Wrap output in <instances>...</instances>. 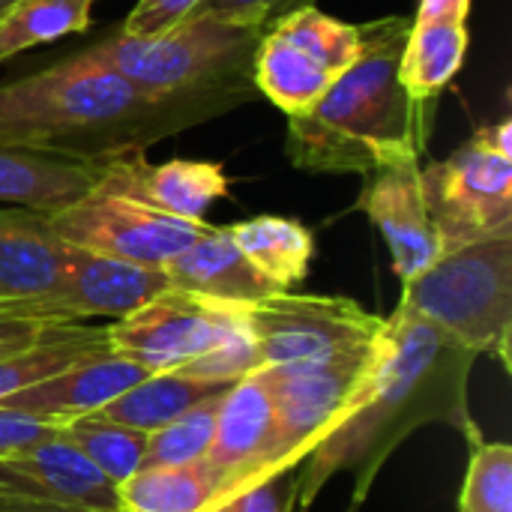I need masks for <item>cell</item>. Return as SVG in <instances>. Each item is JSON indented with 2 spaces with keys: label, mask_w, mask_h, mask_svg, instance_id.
<instances>
[{
  "label": "cell",
  "mask_w": 512,
  "mask_h": 512,
  "mask_svg": "<svg viewBox=\"0 0 512 512\" xmlns=\"http://www.w3.org/2000/svg\"><path fill=\"white\" fill-rule=\"evenodd\" d=\"M474 360L471 348L405 306L384 318L366 396L297 465L294 507L309 510L339 474L354 477V507H360L393 450L423 426L444 423L480 444L468 405Z\"/></svg>",
  "instance_id": "6da1fadb"
},
{
  "label": "cell",
  "mask_w": 512,
  "mask_h": 512,
  "mask_svg": "<svg viewBox=\"0 0 512 512\" xmlns=\"http://www.w3.org/2000/svg\"><path fill=\"white\" fill-rule=\"evenodd\" d=\"M411 18L384 15L360 24L363 48L327 93L306 111L288 114L285 153L309 174H372L420 162L429 120L399 78Z\"/></svg>",
  "instance_id": "7a4b0ae2"
},
{
  "label": "cell",
  "mask_w": 512,
  "mask_h": 512,
  "mask_svg": "<svg viewBox=\"0 0 512 512\" xmlns=\"http://www.w3.org/2000/svg\"><path fill=\"white\" fill-rule=\"evenodd\" d=\"M195 123L192 111L147 99L87 51L0 84V144L9 147L114 162Z\"/></svg>",
  "instance_id": "3957f363"
},
{
  "label": "cell",
  "mask_w": 512,
  "mask_h": 512,
  "mask_svg": "<svg viewBox=\"0 0 512 512\" xmlns=\"http://www.w3.org/2000/svg\"><path fill=\"white\" fill-rule=\"evenodd\" d=\"M264 33L192 12L156 36L123 30L84 48L153 102L192 111L201 123L255 99V51Z\"/></svg>",
  "instance_id": "277c9868"
},
{
  "label": "cell",
  "mask_w": 512,
  "mask_h": 512,
  "mask_svg": "<svg viewBox=\"0 0 512 512\" xmlns=\"http://www.w3.org/2000/svg\"><path fill=\"white\" fill-rule=\"evenodd\" d=\"M402 285L399 306L429 318L477 357L489 354L510 369L512 231L444 249Z\"/></svg>",
  "instance_id": "5b68a950"
},
{
  "label": "cell",
  "mask_w": 512,
  "mask_h": 512,
  "mask_svg": "<svg viewBox=\"0 0 512 512\" xmlns=\"http://www.w3.org/2000/svg\"><path fill=\"white\" fill-rule=\"evenodd\" d=\"M441 252L512 231V120L480 126L441 162L420 165Z\"/></svg>",
  "instance_id": "8992f818"
},
{
  "label": "cell",
  "mask_w": 512,
  "mask_h": 512,
  "mask_svg": "<svg viewBox=\"0 0 512 512\" xmlns=\"http://www.w3.org/2000/svg\"><path fill=\"white\" fill-rule=\"evenodd\" d=\"M372 363L375 342L324 360L258 369L276 408L282 471L297 468L324 435L360 408Z\"/></svg>",
  "instance_id": "52a82bcc"
},
{
  "label": "cell",
  "mask_w": 512,
  "mask_h": 512,
  "mask_svg": "<svg viewBox=\"0 0 512 512\" xmlns=\"http://www.w3.org/2000/svg\"><path fill=\"white\" fill-rule=\"evenodd\" d=\"M45 222L66 246L144 267H165L207 228V222L168 216L102 180L75 204L45 213Z\"/></svg>",
  "instance_id": "ba28073f"
},
{
  "label": "cell",
  "mask_w": 512,
  "mask_h": 512,
  "mask_svg": "<svg viewBox=\"0 0 512 512\" xmlns=\"http://www.w3.org/2000/svg\"><path fill=\"white\" fill-rule=\"evenodd\" d=\"M246 330V306L168 288L108 327L114 354L147 372H177Z\"/></svg>",
  "instance_id": "9c48e42d"
},
{
  "label": "cell",
  "mask_w": 512,
  "mask_h": 512,
  "mask_svg": "<svg viewBox=\"0 0 512 512\" xmlns=\"http://www.w3.org/2000/svg\"><path fill=\"white\" fill-rule=\"evenodd\" d=\"M246 327L264 369L324 360L369 345L381 333L384 318L366 312L351 297L279 291L261 303L246 306Z\"/></svg>",
  "instance_id": "30bf717a"
},
{
  "label": "cell",
  "mask_w": 512,
  "mask_h": 512,
  "mask_svg": "<svg viewBox=\"0 0 512 512\" xmlns=\"http://www.w3.org/2000/svg\"><path fill=\"white\" fill-rule=\"evenodd\" d=\"M168 288L171 282L162 267H144V264L69 246L57 285L48 294L36 300H24L18 306L54 321H87V318L117 321Z\"/></svg>",
  "instance_id": "8fae6325"
},
{
  "label": "cell",
  "mask_w": 512,
  "mask_h": 512,
  "mask_svg": "<svg viewBox=\"0 0 512 512\" xmlns=\"http://www.w3.org/2000/svg\"><path fill=\"white\" fill-rule=\"evenodd\" d=\"M204 462L219 480L216 504L282 471L276 408L258 369L240 378L225 393L216 420V435Z\"/></svg>",
  "instance_id": "7c38bea8"
},
{
  "label": "cell",
  "mask_w": 512,
  "mask_h": 512,
  "mask_svg": "<svg viewBox=\"0 0 512 512\" xmlns=\"http://www.w3.org/2000/svg\"><path fill=\"white\" fill-rule=\"evenodd\" d=\"M357 207L381 231L402 282L420 276L441 255V240L423 198L420 162H402L366 174Z\"/></svg>",
  "instance_id": "4fadbf2b"
},
{
  "label": "cell",
  "mask_w": 512,
  "mask_h": 512,
  "mask_svg": "<svg viewBox=\"0 0 512 512\" xmlns=\"http://www.w3.org/2000/svg\"><path fill=\"white\" fill-rule=\"evenodd\" d=\"M0 495L78 510L120 512L117 486L63 438L0 456Z\"/></svg>",
  "instance_id": "5bb4252c"
},
{
  "label": "cell",
  "mask_w": 512,
  "mask_h": 512,
  "mask_svg": "<svg viewBox=\"0 0 512 512\" xmlns=\"http://www.w3.org/2000/svg\"><path fill=\"white\" fill-rule=\"evenodd\" d=\"M102 183L123 189L144 204L186 222H204L207 210L219 198L231 195V180L219 162L168 159L150 165L144 153H129L108 162Z\"/></svg>",
  "instance_id": "9a60e30c"
},
{
  "label": "cell",
  "mask_w": 512,
  "mask_h": 512,
  "mask_svg": "<svg viewBox=\"0 0 512 512\" xmlns=\"http://www.w3.org/2000/svg\"><path fill=\"white\" fill-rule=\"evenodd\" d=\"M147 375H153V372L108 351L99 357H87V360L69 366L66 372L51 375L9 399H0V408L24 411L39 420L63 426L75 417L102 411L108 402L123 396L129 387H135Z\"/></svg>",
  "instance_id": "2e32d148"
},
{
  "label": "cell",
  "mask_w": 512,
  "mask_h": 512,
  "mask_svg": "<svg viewBox=\"0 0 512 512\" xmlns=\"http://www.w3.org/2000/svg\"><path fill=\"white\" fill-rule=\"evenodd\" d=\"M108 162L0 144V204L54 213L99 186Z\"/></svg>",
  "instance_id": "e0dca14e"
},
{
  "label": "cell",
  "mask_w": 512,
  "mask_h": 512,
  "mask_svg": "<svg viewBox=\"0 0 512 512\" xmlns=\"http://www.w3.org/2000/svg\"><path fill=\"white\" fill-rule=\"evenodd\" d=\"M162 270L171 288H180V291H189L216 303H228V306H252L279 294V288L270 279H264L249 264V258L237 249L228 225L225 228L207 225Z\"/></svg>",
  "instance_id": "ac0fdd59"
},
{
  "label": "cell",
  "mask_w": 512,
  "mask_h": 512,
  "mask_svg": "<svg viewBox=\"0 0 512 512\" xmlns=\"http://www.w3.org/2000/svg\"><path fill=\"white\" fill-rule=\"evenodd\" d=\"M66 249L51 234L45 213L0 207V306L48 294L63 273Z\"/></svg>",
  "instance_id": "d6986e66"
},
{
  "label": "cell",
  "mask_w": 512,
  "mask_h": 512,
  "mask_svg": "<svg viewBox=\"0 0 512 512\" xmlns=\"http://www.w3.org/2000/svg\"><path fill=\"white\" fill-rule=\"evenodd\" d=\"M228 231L249 264L279 291H291L306 279L315 255V237L303 222L288 216H252L228 225Z\"/></svg>",
  "instance_id": "ffe728a7"
},
{
  "label": "cell",
  "mask_w": 512,
  "mask_h": 512,
  "mask_svg": "<svg viewBox=\"0 0 512 512\" xmlns=\"http://www.w3.org/2000/svg\"><path fill=\"white\" fill-rule=\"evenodd\" d=\"M252 81L255 90L267 96L276 108H282L285 114H300L312 108L336 78L279 30H267L255 51Z\"/></svg>",
  "instance_id": "44dd1931"
},
{
  "label": "cell",
  "mask_w": 512,
  "mask_h": 512,
  "mask_svg": "<svg viewBox=\"0 0 512 512\" xmlns=\"http://www.w3.org/2000/svg\"><path fill=\"white\" fill-rule=\"evenodd\" d=\"M231 387L234 384L228 381H207L183 372H153L96 414L150 435L174 417H180L183 411H189L192 405H198L201 399L225 393Z\"/></svg>",
  "instance_id": "7402d4cb"
},
{
  "label": "cell",
  "mask_w": 512,
  "mask_h": 512,
  "mask_svg": "<svg viewBox=\"0 0 512 512\" xmlns=\"http://www.w3.org/2000/svg\"><path fill=\"white\" fill-rule=\"evenodd\" d=\"M468 24L456 21H411L399 78L417 102L435 99L462 69L468 54Z\"/></svg>",
  "instance_id": "603a6c76"
},
{
  "label": "cell",
  "mask_w": 512,
  "mask_h": 512,
  "mask_svg": "<svg viewBox=\"0 0 512 512\" xmlns=\"http://www.w3.org/2000/svg\"><path fill=\"white\" fill-rule=\"evenodd\" d=\"M108 351V327H87L84 321L66 324L42 342L0 357V399H9L51 375L66 372L87 357H99Z\"/></svg>",
  "instance_id": "cb8c5ba5"
},
{
  "label": "cell",
  "mask_w": 512,
  "mask_h": 512,
  "mask_svg": "<svg viewBox=\"0 0 512 512\" xmlns=\"http://www.w3.org/2000/svg\"><path fill=\"white\" fill-rule=\"evenodd\" d=\"M120 512H207L219 498V480L207 462L183 468H138L117 486Z\"/></svg>",
  "instance_id": "d4e9b609"
},
{
  "label": "cell",
  "mask_w": 512,
  "mask_h": 512,
  "mask_svg": "<svg viewBox=\"0 0 512 512\" xmlns=\"http://www.w3.org/2000/svg\"><path fill=\"white\" fill-rule=\"evenodd\" d=\"M93 3L96 0H18L0 18V63L33 45L84 33L90 27Z\"/></svg>",
  "instance_id": "484cf974"
},
{
  "label": "cell",
  "mask_w": 512,
  "mask_h": 512,
  "mask_svg": "<svg viewBox=\"0 0 512 512\" xmlns=\"http://www.w3.org/2000/svg\"><path fill=\"white\" fill-rule=\"evenodd\" d=\"M63 441L72 444L114 486L129 480L144 465V453H147V432L129 429L99 414H87L63 423Z\"/></svg>",
  "instance_id": "4316f807"
},
{
  "label": "cell",
  "mask_w": 512,
  "mask_h": 512,
  "mask_svg": "<svg viewBox=\"0 0 512 512\" xmlns=\"http://www.w3.org/2000/svg\"><path fill=\"white\" fill-rule=\"evenodd\" d=\"M228 393V390H225ZM225 393L207 396L162 429L147 435V453L141 468H183L204 462L216 435V420Z\"/></svg>",
  "instance_id": "83f0119b"
},
{
  "label": "cell",
  "mask_w": 512,
  "mask_h": 512,
  "mask_svg": "<svg viewBox=\"0 0 512 512\" xmlns=\"http://www.w3.org/2000/svg\"><path fill=\"white\" fill-rule=\"evenodd\" d=\"M273 30H279L285 39H291L306 54H312L333 78H339L348 66H354V60L360 57V48H363L360 24H348V21L333 18L315 6H306V9L288 15Z\"/></svg>",
  "instance_id": "f1b7e54d"
},
{
  "label": "cell",
  "mask_w": 512,
  "mask_h": 512,
  "mask_svg": "<svg viewBox=\"0 0 512 512\" xmlns=\"http://www.w3.org/2000/svg\"><path fill=\"white\" fill-rule=\"evenodd\" d=\"M459 512H512V450L507 444H474Z\"/></svg>",
  "instance_id": "f546056e"
},
{
  "label": "cell",
  "mask_w": 512,
  "mask_h": 512,
  "mask_svg": "<svg viewBox=\"0 0 512 512\" xmlns=\"http://www.w3.org/2000/svg\"><path fill=\"white\" fill-rule=\"evenodd\" d=\"M306 6H315V0H201L195 6V12L216 15L222 21L267 33L279 21H285L288 15H294Z\"/></svg>",
  "instance_id": "4dcf8cb0"
},
{
  "label": "cell",
  "mask_w": 512,
  "mask_h": 512,
  "mask_svg": "<svg viewBox=\"0 0 512 512\" xmlns=\"http://www.w3.org/2000/svg\"><path fill=\"white\" fill-rule=\"evenodd\" d=\"M294 501H297V468H288L219 501L207 512H291Z\"/></svg>",
  "instance_id": "1f68e13d"
},
{
  "label": "cell",
  "mask_w": 512,
  "mask_h": 512,
  "mask_svg": "<svg viewBox=\"0 0 512 512\" xmlns=\"http://www.w3.org/2000/svg\"><path fill=\"white\" fill-rule=\"evenodd\" d=\"M66 324H75V321L42 318V315L21 309L18 303H6V306H0V357H9L15 351L36 345V342L54 336L57 330H63Z\"/></svg>",
  "instance_id": "d6a6232c"
},
{
  "label": "cell",
  "mask_w": 512,
  "mask_h": 512,
  "mask_svg": "<svg viewBox=\"0 0 512 512\" xmlns=\"http://www.w3.org/2000/svg\"><path fill=\"white\" fill-rule=\"evenodd\" d=\"M57 438H63V426L39 420L24 411L0 408V456L24 453V450H33V447L57 441Z\"/></svg>",
  "instance_id": "836d02e7"
},
{
  "label": "cell",
  "mask_w": 512,
  "mask_h": 512,
  "mask_svg": "<svg viewBox=\"0 0 512 512\" xmlns=\"http://www.w3.org/2000/svg\"><path fill=\"white\" fill-rule=\"evenodd\" d=\"M201 0H138L123 21V33L129 36H156L180 24L195 12Z\"/></svg>",
  "instance_id": "e575fe53"
},
{
  "label": "cell",
  "mask_w": 512,
  "mask_h": 512,
  "mask_svg": "<svg viewBox=\"0 0 512 512\" xmlns=\"http://www.w3.org/2000/svg\"><path fill=\"white\" fill-rule=\"evenodd\" d=\"M471 0H420L417 15L411 21H456L468 24Z\"/></svg>",
  "instance_id": "d590c367"
},
{
  "label": "cell",
  "mask_w": 512,
  "mask_h": 512,
  "mask_svg": "<svg viewBox=\"0 0 512 512\" xmlns=\"http://www.w3.org/2000/svg\"><path fill=\"white\" fill-rule=\"evenodd\" d=\"M0 512H99V510H78V507L39 504V501H21V498H3V495H0Z\"/></svg>",
  "instance_id": "8d00e7d4"
},
{
  "label": "cell",
  "mask_w": 512,
  "mask_h": 512,
  "mask_svg": "<svg viewBox=\"0 0 512 512\" xmlns=\"http://www.w3.org/2000/svg\"><path fill=\"white\" fill-rule=\"evenodd\" d=\"M15 3H18V0H0V18H3V15H6V12L15 6Z\"/></svg>",
  "instance_id": "74e56055"
},
{
  "label": "cell",
  "mask_w": 512,
  "mask_h": 512,
  "mask_svg": "<svg viewBox=\"0 0 512 512\" xmlns=\"http://www.w3.org/2000/svg\"><path fill=\"white\" fill-rule=\"evenodd\" d=\"M297 512H306V510H297ZM351 512H357V507H351Z\"/></svg>",
  "instance_id": "f35d334b"
}]
</instances>
